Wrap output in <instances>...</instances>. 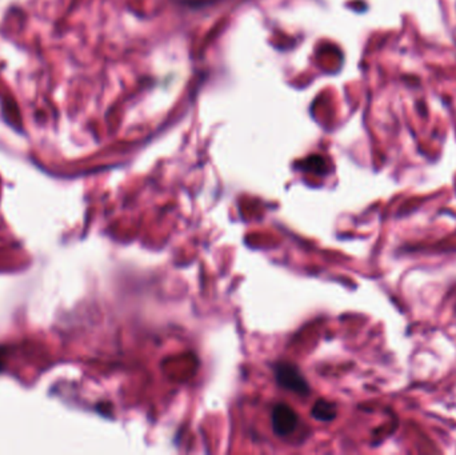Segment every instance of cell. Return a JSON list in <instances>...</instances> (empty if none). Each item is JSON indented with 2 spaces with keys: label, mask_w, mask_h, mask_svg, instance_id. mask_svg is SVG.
<instances>
[{
  "label": "cell",
  "mask_w": 456,
  "mask_h": 455,
  "mask_svg": "<svg viewBox=\"0 0 456 455\" xmlns=\"http://www.w3.org/2000/svg\"><path fill=\"white\" fill-rule=\"evenodd\" d=\"M277 380L279 385L290 391L298 394H308L310 387L306 378L299 371L298 367L290 363H280L277 367Z\"/></svg>",
  "instance_id": "1"
},
{
  "label": "cell",
  "mask_w": 456,
  "mask_h": 455,
  "mask_svg": "<svg viewBox=\"0 0 456 455\" xmlns=\"http://www.w3.org/2000/svg\"><path fill=\"white\" fill-rule=\"evenodd\" d=\"M272 429L278 436H288L298 426L297 413L287 405H278L272 412Z\"/></svg>",
  "instance_id": "2"
},
{
  "label": "cell",
  "mask_w": 456,
  "mask_h": 455,
  "mask_svg": "<svg viewBox=\"0 0 456 455\" xmlns=\"http://www.w3.org/2000/svg\"><path fill=\"white\" fill-rule=\"evenodd\" d=\"M311 414L317 420L330 422V420H333L335 418V416H337V407H335L334 403H331L328 400L319 399L317 403L314 405Z\"/></svg>",
  "instance_id": "3"
}]
</instances>
